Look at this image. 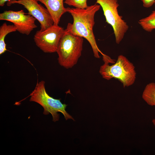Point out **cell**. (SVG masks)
Instances as JSON below:
<instances>
[{"label": "cell", "mask_w": 155, "mask_h": 155, "mask_svg": "<svg viewBox=\"0 0 155 155\" xmlns=\"http://www.w3.org/2000/svg\"><path fill=\"white\" fill-rule=\"evenodd\" d=\"M0 20L12 23L17 31L27 35L37 27L35 23L36 19L30 15L26 14L23 10L4 11L0 14Z\"/></svg>", "instance_id": "obj_8"}, {"label": "cell", "mask_w": 155, "mask_h": 155, "mask_svg": "<svg viewBox=\"0 0 155 155\" xmlns=\"http://www.w3.org/2000/svg\"><path fill=\"white\" fill-rule=\"evenodd\" d=\"M65 30L58 25L53 24L44 30L37 31L34 36V41L44 52H56Z\"/></svg>", "instance_id": "obj_6"}, {"label": "cell", "mask_w": 155, "mask_h": 155, "mask_svg": "<svg viewBox=\"0 0 155 155\" xmlns=\"http://www.w3.org/2000/svg\"><path fill=\"white\" fill-rule=\"evenodd\" d=\"M95 3L102 7L106 19V22L112 27L115 42L119 44L129 29L127 23L120 16L118 11L119 5L118 0H96Z\"/></svg>", "instance_id": "obj_5"}, {"label": "cell", "mask_w": 155, "mask_h": 155, "mask_svg": "<svg viewBox=\"0 0 155 155\" xmlns=\"http://www.w3.org/2000/svg\"><path fill=\"white\" fill-rule=\"evenodd\" d=\"M83 43V37L65 29L56 52L59 64L67 69L75 65L81 55Z\"/></svg>", "instance_id": "obj_3"}, {"label": "cell", "mask_w": 155, "mask_h": 155, "mask_svg": "<svg viewBox=\"0 0 155 155\" xmlns=\"http://www.w3.org/2000/svg\"><path fill=\"white\" fill-rule=\"evenodd\" d=\"M102 56L104 63L100 66L99 72L103 78L107 80L117 79L124 88L134 83L136 75L135 67L125 57L120 55L115 62V60L104 54Z\"/></svg>", "instance_id": "obj_2"}, {"label": "cell", "mask_w": 155, "mask_h": 155, "mask_svg": "<svg viewBox=\"0 0 155 155\" xmlns=\"http://www.w3.org/2000/svg\"><path fill=\"white\" fill-rule=\"evenodd\" d=\"M142 2L143 6L145 8H149L155 3V0H140Z\"/></svg>", "instance_id": "obj_14"}, {"label": "cell", "mask_w": 155, "mask_h": 155, "mask_svg": "<svg viewBox=\"0 0 155 155\" xmlns=\"http://www.w3.org/2000/svg\"><path fill=\"white\" fill-rule=\"evenodd\" d=\"M38 0H10L8 6L14 3L23 5L28 11V14L37 20L40 24V30L43 31L53 24V19L47 9L38 3Z\"/></svg>", "instance_id": "obj_7"}, {"label": "cell", "mask_w": 155, "mask_h": 155, "mask_svg": "<svg viewBox=\"0 0 155 155\" xmlns=\"http://www.w3.org/2000/svg\"><path fill=\"white\" fill-rule=\"evenodd\" d=\"M87 0H65L64 3L76 8L85 9L88 6Z\"/></svg>", "instance_id": "obj_13"}, {"label": "cell", "mask_w": 155, "mask_h": 155, "mask_svg": "<svg viewBox=\"0 0 155 155\" xmlns=\"http://www.w3.org/2000/svg\"><path fill=\"white\" fill-rule=\"evenodd\" d=\"M10 0H0V6L1 7L3 6L5 3L6 2H8Z\"/></svg>", "instance_id": "obj_15"}, {"label": "cell", "mask_w": 155, "mask_h": 155, "mask_svg": "<svg viewBox=\"0 0 155 155\" xmlns=\"http://www.w3.org/2000/svg\"><path fill=\"white\" fill-rule=\"evenodd\" d=\"M154 5H155V4H154Z\"/></svg>", "instance_id": "obj_17"}, {"label": "cell", "mask_w": 155, "mask_h": 155, "mask_svg": "<svg viewBox=\"0 0 155 155\" xmlns=\"http://www.w3.org/2000/svg\"><path fill=\"white\" fill-rule=\"evenodd\" d=\"M100 7L99 5L95 3L85 9L66 8L67 12L73 17V22L72 24L68 23L66 29L74 35L85 38L91 46L94 57L98 59L100 57L99 53L102 55L104 54L97 46L93 28L95 15Z\"/></svg>", "instance_id": "obj_1"}, {"label": "cell", "mask_w": 155, "mask_h": 155, "mask_svg": "<svg viewBox=\"0 0 155 155\" xmlns=\"http://www.w3.org/2000/svg\"><path fill=\"white\" fill-rule=\"evenodd\" d=\"M17 31L13 25H7L6 23H3L0 27V54L4 53L6 51V44L5 38L8 34Z\"/></svg>", "instance_id": "obj_10"}, {"label": "cell", "mask_w": 155, "mask_h": 155, "mask_svg": "<svg viewBox=\"0 0 155 155\" xmlns=\"http://www.w3.org/2000/svg\"><path fill=\"white\" fill-rule=\"evenodd\" d=\"M43 4L51 16L54 24L58 25L62 16L67 12L63 0H38Z\"/></svg>", "instance_id": "obj_9"}, {"label": "cell", "mask_w": 155, "mask_h": 155, "mask_svg": "<svg viewBox=\"0 0 155 155\" xmlns=\"http://www.w3.org/2000/svg\"><path fill=\"white\" fill-rule=\"evenodd\" d=\"M142 98L148 105L155 106V83L151 82L146 85L142 94Z\"/></svg>", "instance_id": "obj_11"}, {"label": "cell", "mask_w": 155, "mask_h": 155, "mask_svg": "<svg viewBox=\"0 0 155 155\" xmlns=\"http://www.w3.org/2000/svg\"><path fill=\"white\" fill-rule=\"evenodd\" d=\"M152 122L155 127V118L152 120Z\"/></svg>", "instance_id": "obj_16"}, {"label": "cell", "mask_w": 155, "mask_h": 155, "mask_svg": "<svg viewBox=\"0 0 155 155\" xmlns=\"http://www.w3.org/2000/svg\"><path fill=\"white\" fill-rule=\"evenodd\" d=\"M138 23L145 31L151 32L155 30V10L148 16L140 20Z\"/></svg>", "instance_id": "obj_12"}, {"label": "cell", "mask_w": 155, "mask_h": 155, "mask_svg": "<svg viewBox=\"0 0 155 155\" xmlns=\"http://www.w3.org/2000/svg\"><path fill=\"white\" fill-rule=\"evenodd\" d=\"M45 82L42 80L37 82L35 89L30 93V101L36 102L44 108L43 113L48 115L51 113L53 117V121L55 122L59 119V115L58 112L61 113L66 120L73 118L66 111L67 105L63 104L61 99H56L50 96L46 92L45 87Z\"/></svg>", "instance_id": "obj_4"}]
</instances>
